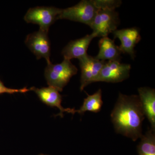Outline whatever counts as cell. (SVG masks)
I'll return each mask as SVG.
<instances>
[{
  "label": "cell",
  "instance_id": "1",
  "mask_svg": "<svg viewBox=\"0 0 155 155\" xmlns=\"http://www.w3.org/2000/svg\"><path fill=\"white\" fill-rule=\"evenodd\" d=\"M110 116L116 133L133 141L141 137L145 116L138 95L119 93Z\"/></svg>",
  "mask_w": 155,
  "mask_h": 155
},
{
  "label": "cell",
  "instance_id": "2",
  "mask_svg": "<svg viewBox=\"0 0 155 155\" xmlns=\"http://www.w3.org/2000/svg\"><path fill=\"white\" fill-rule=\"evenodd\" d=\"M77 72V67L70 60L64 59L61 64H48L45 69V75L49 86L61 92Z\"/></svg>",
  "mask_w": 155,
  "mask_h": 155
},
{
  "label": "cell",
  "instance_id": "3",
  "mask_svg": "<svg viewBox=\"0 0 155 155\" xmlns=\"http://www.w3.org/2000/svg\"><path fill=\"white\" fill-rule=\"evenodd\" d=\"M98 10L94 0H83L72 7L62 9L58 19H68L90 26Z\"/></svg>",
  "mask_w": 155,
  "mask_h": 155
},
{
  "label": "cell",
  "instance_id": "4",
  "mask_svg": "<svg viewBox=\"0 0 155 155\" xmlns=\"http://www.w3.org/2000/svg\"><path fill=\"white\" fill-rule=\"evenodd\" d=\"M62 9L54 7H37L28 10L24 20L27 23L37 24L40 30L48 32L50 26L58 19Z\"/></svg>",
  "mask_w": 155,
  "mask_h": 155
},
{
  "label": "cell",
  "instance_id": "5",
  "mask_svg": "<svg viewBox=\"0 0 155 155\" xmlns=\"http://www.w3.org/2000/svg\"><path fill=\"white\" fill-rule=\"evenodd\" d=\"M119 14L115 10H99L90 25L97 37H107L117 30L119 24Z\"/></svg>",
  "mask_w": 155,
  "mask_h": 155
},
{
  "label": "cell",
  "instance_id": "6",
  "mask_svg": "<svg viewBox=\"0 0 155 155\" xmlns=\"http://www.w3.org/2000/svg\"><path fill=\"white\" fill-rule=\"evenodd\" d=\"M130 64H122L120 61H106L96 82L118 83L126 80L130 75Z\"/></svg>",
  "mask_w": 155,
  "mask_h": 155
},
{
  "label": "cell",
  "instance_id": "7",
  "mask_svg": "<svg viewBox=\"0 0 155 155\" xmlns=\"http://www.w3.org/2000/svg\"><path fill=\"white\" fill-rule=\"evenodd\" d=\"M25 45L36 56L37 59L44 58L47 64L51 63V43L48 36V32L41 30L30 34L26 37Z\"/></svg>",
  "mask_w": 155,
  "mask_h": 155
},
{
  "label": "cell",
  "instance_id": "8",
  "mask_svg": "<svg viewBox=\"0 0 155 155\" xmlns=\"http://www.w3.org/2000/svg\"><path fill=\"white\" fill-rule=\"evenodd\" d=\"M79 61L81 70L80 89L82 91L89 84L95 82L106 61H100L88 54Z\"/></svg>",
  "mask_w": 155,
  "mask_h": 155
},
{
  "label": "cell",
  "instance_id": "9",
  "mask_svg": "<svg viewBox=\"0 0 155 155\" xmlns=\"http://www.w3.org/2000/svg\"><path fill=\"white\" fill-rule=\"evenodd\" d=\"M113 34L114 38H119L121 41V45L119 48L122 53L128 54L132 59H134L135 57L134 48L141 39L138 28H131L117 29Z\"/></svg>",
  "mask_w": 155,
  "mask_h": 155
},
{
  "label": "cell",
  "instance_id": "10",
  "mask_svg": "<svg viewBox=\"0 0 155 155\" xmlns=\"http://www.w3.org/2000/svg\"><path fill=\"white\" fill-rule=\"evenodd\" d=\"M32 91L36 94L43 103L50 107H55L60 110V114L57 116L63 117L65 112L72 114L76 113V110L74 108H64L62 107V96L56 89L49 86L41 88L33 87Z\"/></svg>",
  "mask_w": 155,
  "mask_h": 155
},
{
  "label": "cell",
  "instance_id": "11",
  "mask_svg": "<svg viewBox=\"0 0 155 155\" xmlns=\"http://www.w3.org/2000/svg\"><path fill=\"white\" fill-rule=\"evenodd\" d=\"M96 37H97V35L92 32L91 34L87 35L82 38L69 42L62 51V54L64 59L70 61L75 58L79 60L86 56L89 46L92 40Z\"/></svg>",
  "mask_w": 155,
  "mask_h": 155
},
{
  "label": "cell",
  "instance_id": "12",
  "mask_svg": "<svg viewBox=\"0 0 155 155\" xmlns=\"http://www.w3.org/2000/svg\"><path fill=\"white\" fill-rule=\"evenodd\" d=\"M138 97L145 117L150 124V128L155 130V91L148 87L138 89Z\"/></svg>",
  "mask_w": 155,
  "mask_h": 155
},
{
  "label": "cell",
  "instance_id": "13",
  "mask_svg": "<svg viewBox=\"0 0 155 155\" xmlns=\"http://www.w3.org/2000/svg\"><path fill=\"white\" fill-rule=\"evenodd\" d=\"M99 51L95 58L100 61H120L122 52L113 40L108 37L101 38L99 42Z\"/></svg>",
  "mask_w": 155,
  "mask_h": 155
},
{
  "label": "cell",
  "instance_id": "14",
  "mask_svg": "<svg viewBox=\"0 0 155 155\" xmlns=\"http://www.w3.org/2000/svg\"><path fill=\"white\" fill-rule=\"evenodd\" d=\"M103 101L102 92L101 89L94 94L87 95L84 100L83 104L80 109L75 110V113L83 115L85 112H91L97 113L101 110Z\"/></svg>",
  "mask_w": 155,
  "mask_h": 155
},
{
  "label": "cell",
  "instance_id": "15",
  "mask_svg": "<svg viewBox=\"0 0 155 155\" xmlns=\"http://www.w3.org/2000/svg\"><path fill=\"white\" fill-rule=\"evenodd\" d=\"M140 139L137 147L138 155H155V130L150 128Z\"/></svg>",
  "mask_w": 155,
  "mask_h": 155
},
{
  "label": "cell",
  "instance_id": "16",
  "mask_svg": "<svg viewBox=\"0 0 155 155\" xmlns=\"http://www.w3.org/2000/svg\"><path fill=\"white\" fill-rule=\"evenodd\" d=\"M94 2L99 10H115L122 4V1L115 0H94Z\"/></svg>",
  "mask_w": 155,
  "mask_h": 155
},
{
  "label": "cell",
  "instance_id": "17",
  "mask_svg": "<svg viewBox=\"0 0 155 155\" xmlns=\"http://www.w3.org/2000/svg\"><path fill=\"white\" fill-rule=\"evenodd\" d=\"M33 87L27 88L26 87L22 89H14L9 88L5 86L2 81L0 80V94L7 93L9 94H14L15 93H25L27 92L32 91Z\"/></svg>",
  "mask_w": 155,
  "mask_h": 155
},
{
  "label": "cell",
  "instance_id": "18",
  "mask_svg": "<svg viewBox=\"0 0 155 155\" xmlns=\"http://www.w3.org/2000/svg\"><path fill=\"white\" fill-rule=\"evenodd\" d=\"M44 155V154H40V155Z\"/></svg>",
  "mask_w": 155,
  "mask_h": 155
}]
</instances>
